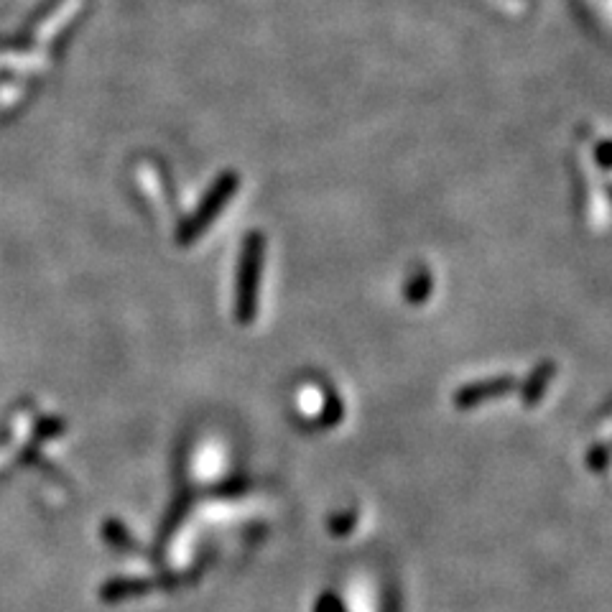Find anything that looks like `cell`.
<instances>
[{
	"label": "cell",
	"mask_w": 612,
	"mask_h": 612,
	"mask_svg": "<svg viewBox=\"0 0 612 612\" xmlns=\"http://www.w3.org/2000/svg\"><path fill=\"white\" fill-rule=\"evenodd\" d=\"M510 386V380H493V383H480V386L475 388H467L465 393H459L457 403L459 406H467V403H480L482 398H493L498 396V393H505Z\"/></svg>",
	"instance_id": "6da1fadb"
},
{
	"label": "cell",
	"mask_w": 612,
	"mask_h": 612,
	"mask_svg": "<svg viewBox=\"0 0 612 612\" xmlns=\"http://www.w3.org/2000/svg\"><path fill=\"white\" fill-rule=\"evenodd\" d=\"M248 281H243V291L248 289V312H250V306H253V278H255V271H258V245L253 243V248H250V255H248Z\"/></svg>",
	"instance_id": "7a4b0ae2"
}]
</instances>
